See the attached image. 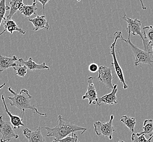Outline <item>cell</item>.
Here are the masks:
<instances>
[{
    "label": "cell",
    "instance_id": "1",
    "mask_svg": "<svg viewBox=\"0 0 153 142\" xmlns=\"http://www.w3.org/2000/svg\"><path fill=\"white\" fill-rule=\"evenodd\" d=\"M42 129H45L47 131L45 137H53L55 138L54 140L63 139L69 136L71 133H75L77 131H82L81 135H82L87 131V128L79 126L76 125L71 123L61 115L58 116V124L56 126L53 128L45 127H42Z\"/></svg>",
    "mask_w": 153,
    "mask_h": 142
},
{
    "label": "cell",
    "instance_id": "2",
    "mask_svg": "<svg viewBox=\"0 0 153 142\" xmlns=\"http://www.w3.org/2000/svg\"><path fill=\"white\" fill-rule=\"evenodd\" d=\"M8 90L13 95V97H8V99L11 101V103H10V105L15 107L21 111L22 119L25 112L26 110L27 109L32 110L34 114H38L42 116L46 117V113H40L34 105H31V101L32 97L29 93L27 90L22 89L19 93L15 92L11 87H9L8 88Z\"/></svg>",
    "mask_w": 153,
    "mask_h": 142
},
{
    "label": "cell",
    "instance_id": "3",
    "mask_svg": "<svg viewBox=\"0 0 153 142\" xmlns=\"http://www.w3.org/2000/svg\"><path fill=\"white\" fill-rule=\"evenodd\" d=\"M130 35L128 34V38L126 40L123 37H120V40H123L128 44L130 46L132 51L135 57V66H137L138 65L148 64L152 66L153 64V53L152 52H146L145 50L140 49L137 46H136L133 43H132L130 40Z\"/></svg>",
    "mask_w": 153,
    "mask_h": 142
},
{
    "label": "cell",
    "instance_id": "4",
    "mask_svg": "<svg viewBox=\"0 0 153 142\" xmlns=\"http://www.w3.org/2000/svg\"><path fill=\"white\" fill-rule=\"evenodd\" d=\"M122 36V34L121 31H116L114 34V40L113 41V43L110 46L111 54L113 58V62L111 63V64L112 66H113L114 67V70L117 77L118 78L122 84L123 88L124 90H126L128 88V85H127V84L126 83L122 69L120 66V64L117 61L116 51H115V47L116 45L117 41L118 39L120 38V37Z\"/></svg>",
    "mask_w": 153,
    "mask_h": 142
},
{
    "label": "cell",
    "instance_id": "5",
    "mask_svg": "<svg viewBox=\"0 0 153 142\" xmlns=\"http://www.w3.org/2000/svg\"><path fill=\"white\" fill-rule=\"evenodd\" d=\"M113 119V115H111L110 120L107 123H101L100 121H97L94 123L93 124L94 131L97 135H102L108 138L110 140L112 139V135L115 132V129L112 124Z\"/></svg>",
    "mask_w": 153,
    "mask_h": 142
},
{
    "label": "cell",
    "instance_id": "6",
    "mask_svg": "<svg viewBox=\"0 0 153 142\" xmlns=\"http://www.w3.org/2000/svg\"><path fill=\"white\" fill-rule=\"evenodd\" d=\"M13 129L11 123L4 121L2 116H0V133L2 135L0 142H9L13 138L18 139L19 135Z\"/></svg>",
    "mask_w": 153,
    "mask_h": 142
},
{
    "label": "cell",
    "instance_id": "7",
    "mask_svg": "<svg viewBox=\"0 0 153 142\" xmlns=\"http://www.w3.org/2000/svg\"><path fill=\"white\" fill-rule=\"evenodd\" d=\"M122 19L127 22L128 23V27L126 28V31L128 32V34H132L134 36L138 35L139 36L140 38L142 40L143 44L145 43L144 37L143 34L141 32V25L142 22L141 20H138L137 19L130 18L128 17L126 14L124 13V16L122 17Z\"/></svg>",
    "mask_w": 153,
    "mask_h": 142
},
{
    "label": "cell",
    "instance_id": "8",
    "mask_svg": "<svg viewBox=\"0 0 153 142\" xmlns=\"http://www.w3.org/2000/svg\"><path fill=\"white\" fill-rule=\"evenodd\" d=\"M98 80L100 82H102L107 88L111 90L113 89L114 84L112 83V80L114 79L112 75V71L110 67L105 66H101L99 67Z\"/></svg>",
    "mask_w": 153,
    "mask_h": 142
},
{
    "label": "cell",
    "instance_id": "9",
    "mask_svg": "<svg viewBox=\"0 0 153 142\" xmlns=\"http://www.w3.org/2000/svg\"><path fill=\"white\" fill-rule=\"evenodd\" d=\"M88 87L86 93L82 96V99H87L89 105H97L99 106L97 91L93 83V78L90 77L88 78Z\"/></svg>",
    "mask_w": 153,
    "mask_h": 142
},
{
    "label": "cell",
    "instance_id": "10",
    "mask_svg": "<svg viewBox=\"0 0 153 142\" xmlns=\"http://www.w3.org/2000/svg\"><path fill=\"white\" fill-rule=\"evenodd\" d=\"M42 128L38 127L35 131H31L28 128L23 130V135L27 139V142H45L44 137L41 132Z\"/></svg>",
    "mask_w": 153,
    "mask_h": 142
},
{
    "label": "cell",
    "instance_id": "11",
    "mask_svg": "<svg viewBox=\"0 0 153 142\" xmlns=\"http://www.w3.org/2000/svg\"><path fill=\"white\" fill-rule=\"evenodd\" d=\"M143 35L145 43L143 44L144 50L153 53V26H147L143 28Z\"/></svg>",
    "mask_w": 153,
    "mask_h": 142
},
{
    "label": "cell",
    "instance_id": "12",
    "mask_svg": "<svg viewBox=\"0 0 153 142\" xmlns=\"http://www.w3.org/2000/svg\"><path fill=\"white\" fill-rule=\"evenodd\" d=\"M117 84H114L113 89L112 90L111 93L106 94L104 96L98 97L99 106H100L102 103L106 105H112L113 104H117V97L116 93H117Z\"/></svg>",
    "mask_w": 153,
    "mask_h": 142
},
{
    "label": "cell",
    "instance_id": "13",
    "mask_svg": "<svg viewBox=\"0 0 153 142\" xmlns=\"http://www.w3.org/2000/svg\"><path fill=\"white\" fill-rule=\"evenodd\" d=\"M16 61H18V59L16 56L8 58L0 55V73L10 67L14 68L18 66L19 64H17Z\"/></svg>",
    "mask_w": 153,
    "mask_h": 142
},
{
    "label": "cell",
    "instance_id": "14",
    "mask_svg": "<svg viewBox=\"0 0 153 142\" xmlns=\"http://www.w3.org/2000/svg\"><path fill=\"white\" fill-rule=\"evenodd\" d=\"M33 25V30L37 31L40 30H49V23L45 19V16H38L34 18L30 19L28 20Z\"/></svg>",
    "mask_w": 153,
    "mask_h": 142
},
{
    "label": "cell",
    "instance_id": "15",
    "mask_svg": "<svg viewBox=\"0 0 153 142\" xmlns=\"http://www.w3.org/2000/svg\"><path fill=\"white\" fill-rule=\"evenodd\" d=\"M18 62L19 64H24L25 65L28 70L30 71H34L36 70H49V67L46 66L45 62H43L42 64H38L37 63L34 62L33 59L32 58H30L27 61H25L22 58L19 59L18 60Z\"/></svg>",
    "mask_w": 153,
    "mask_h": 142
},
{
    "label": "cell",
    "instance_id": "16",
    "mask_svg": "<svg viewBox=\"0 0 153 142\" xmlns=\"http://www.w3.org/2000/svg\"><path fill=\"white\" fill-rule=\"evenodd\" d=\"M1 98H2V100L3 105L4 106L5 111L10 118V123L13 126H14V129H20L21 126H24L25 124L22 123L23 119L21 117H19L18 115L12 114L8 109L6 103V101H5V99H4V96L3 95L1 96Z\"/></svg>",
    "mask_w": 153,
    "mask_h": 142
},
{
    "label": "cell",
    "instance_id": "17",
    "mask_svg": "<svg viewBox=\"0 0 153 142\" xmlns=\"http://www.w3.org/2000/svg\"><path fill=\"white\" fill-rule=\"evenodd\" d=\"M3 26L7 31L9 32L10 34H13L14 31L18 32L20 34H25L26 31L24 30L22 28H19L15 21L12 19L4 18Z\"/></svg>",
    "mask_w": 153,
    "mask_h": 142
},
{
    "label": "cell",
    "instance_id": "18",
    "mask_svg": "<svg viewBox=\"0 0 153 142\" xmlns=\"http://www.w3.org/2000/svg\"><path fill=\"white\" fill-rule=\"evenodd\" d=\"M36 1L33 0L32 4H24V6L19 9V11H20V12L25 17H30L32 15L35 14L37 12L38 8L36 7Z\"/></svg>",
    "mask_w": 153,
    "mask_h": 142
},
{
    "label": "cell",
    "instance_id": "19",
    "mask_svg": "<svg viewBox=\"0 0 153 142\" xmlns=\"http://www.w3.org/2000/svg\"><path fill=\"white\" fill-rule=\"evenodd\" d=\"M23 0H12L9 3L10 7V12L8 16H7V18L12 19L13 16H14L16 13L18 12L20 8L24 6Z\"/></svg>",
    "mask_w": 153,
    "mask_h": 142
},
{
    "label": "cell",
    "instance_id": "20",
    "mask_svg": "<svg viewBox=\"0 0 153 142\" xmlns=\"http://www.w3.org/2000/svg\"><path fill=\"white\" fill-rule=\"evenodd\" d=\"M120 121L124 124L131 131L132 133H134L135 125L136 124L135 117H130L127 115H124L120 118Z\"/></svg>",
    "mask_w": 153,
    "mask_h": 142
},
{
    "label": "cell",
    "instance_id": "21",
    "mask_svg": "<svg viewBox=\"0 0 153 142\" xmlns=\"http://www.w3.org/2000/svg\"><path fill=\"white\" fill-rule=\"evenodd\" d=\"M143 131L140 132L141 134L151 136L153 135V121L152 119H147L143 122V126L142 127Z\"/></svg>",
    "mask_w": 153,
    "mask_h": 142
},
{
    "label": "cell",
    "instance_id": "22",
    "mask_svg": "<svg viewBox=\"0 0 153 142\" xmlns=\"http://www.w3.org/2000/svg\"><path fill=\"white\" fill-rule=\"evenodd\" d=\"M145 136L146 135L144 134H141L140 133H132V142H151L153 138V135L151 136L149 139H147Z\"/></svg>",
    "mask_w": 153,
    "mask_h": 142
},
{
    "label": "cell",
    "instance_id": "23",
    "mask_svg": "<svg viewBox=\"0 0 153 142\" xmlns=\"http://www.w3.org/2000/svg\"><path fill=\"white\" fill-rule=\"evenodd\" d=\"M6 2V0L0 1V26L2 20L4 18V16L6 14V11L10 10V7L7 6Z\"/></svg>",
    "mask_w": 153,
    "mask_h": 142
},
{
    "label": "cell",
    "instance_id": "24",
    "mask_svg": "<svg viewBox=\"0 0 153 142\" xmlns=\"http://www.w3.org/2000/svg\"><path fill=\"white\" fill-rule=\"evenodd\" d=\"M13 68L15 71H16V74L18 75L19 77H25L26 74H27L28 68L25 65L22 66V65L20 64H19L18 66H17L16 67H15Z\"/></svg>",
    "mask_w": 153,
    "mask_h": 142
},
{
    "label": "cell",
    "instance_id": "25",
    "mask_svg": "<svg viewBox=\"0 0 153 142\" xmlns=\"http://www.w3.org/2000/svg\"><path fill=\"white\" fill-rule=\"evenodd\" d=\"M71 136H68L63 139L59 140H54L52 142H75L76 138V135L75 133H71Z\"/></svg>",
    "mask_w": 153,
    "mask_h": 142
},
{
    "label": "cell",
    "instance_id": "26",
    "mask_svg": "<svg viewBox=\"0 0 153 142\" xmlns=\"http://www.w3.org/2000/svg\"><path fill=\"white\" fill-rule=\"evenodd\" d=\"M99 67L96 63H92L89 66L88 70L91 73H95L99 70Z\"/></svg>",
    "mask_w": 153,
    "mask_h": 142
},
{
    "label": "cell",
    "instance_id": "27",
    "mask_svg": "<svg viewBox=\"0 0 153 142\" xmlns=\"http://www.w3.org/2000/svg\"><path fill=\"white\" fill-rule=\"evenodd\" d=\"M35 1H38L40 3H42V4L43 5V15L44 16H45V5L48 3V2H49L50 1V0H34Z\"/></svg>",
    "mask_w": 153,
    "mask_h": 142
},
{
    "label": "cell",
    "instance_id": "28",
    "mask_svg": "<svg viewBox=\"0 0 153 142\" xmlns=\"http://www.w3.org/2000/svg\"><path fill=\"white\" fill-rule=\"evenodd\" d=\"M140 2L141 3V6H142V8L143 10H146V9H147V7L145 6L144 5V3L143 2V1L142 0H140Z\"/></svg>",
    "mask_w": 153,
    "mask_h": 142
},
{
    "label": "cell",
    "instance_id": "29",
    "mask_svg": "<svg viewBox=\"0 0 153 142\" xmlns=\"http://www.w3.org/2000/svg\"><path fill=\"white\" fill-rule=\"evenodd\" d=\"M6 83H4L2 84V85H0V89H1L2 88H3V87H4L5 85H6Z\"/></svg>",
    "mask_w": 153,
    "mask_h": 142
},
{
    "label": "cell",
    "instance_id": "30",
    "mask_svg": "<svg viewBox=\"0 0 153 142\" xmlns=\"http://www.w3.org/2000/svg\"><path fill=\"white\" fill-rule=\"evenodd\" d=\"M6 30H3V31H2V32L1 34H0V36H1L2 34H4V32H6Z\"/></svg>",
    "mask_w": 153,
    "mask_h": 142
},
{
    "label": "cell",
    "instance_id": "31",
    "mask_svg": "<svg viewBox=\"0 0 153 142\" xmlns=\"http://www.w3.org/2000/svg\"><path fill=\"white\" fill-rule=\"evenodd\" d=\"M75 142H79L78 141V137H77L76 140H75Z\"/></svg>",
    "mask_w": 153,
    "mask_h": 142
},
{
    "label": "cell",
    "instance_id": "32",
    "mask_svg": "<svg viewBox=\"0 0 153 142\" xmlns=\"http://www.w3.org/2000/svg\"><path fill=\"white\" fill-rule=\"evenodd\" d=\"M118 142H124V141H119Z\"/></svg>",
    "mask_w": 153,
    "mask_h": 142
},
{
    "label": "cell",
    "instance_id": "33",
    "mask_svg": "<svg viewBox=\"0 0 153 142\" xmlns=\"http://www.w3.org/2000/svg\"><path fill=\"white\" fill-rule=\"evenodd\" d=\"M77 1H78V2H80L81 0H76Z\"/></svg>",
    "mask_w": 153,
    "mask_h": 142
}]
</instances>
